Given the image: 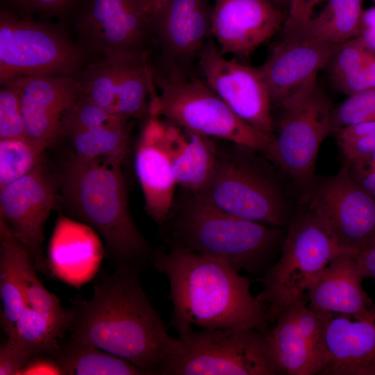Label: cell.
<instances>
[{"mask_svg":"<svg viewBox=\"0 0 375 375\" xmlns=\"http://www.w3.org/2000/svg\"><path fill=\"white\" fill-rule=\"evenodd\" d=\"M143 267L116 265L96 277L90 300L75 299L67 310V337L94 345L161 375L174 340L145 293Z\"/></svg>","mask_w":375,"mask_h":375,"instance_id":"6da1fadb","label":"cell"},{"mask_svg":"<svg viewBox=\"0 0 375 375\" xmlns=\"http://www.w3.org/2000/svg\"><path fill=\"white\" fill-rule=\"evenodd\" d=\"M151 262L169 281V324L182 336L194 330L270 327L267 308L250 281L217 260L181 248L153 252Z\"/></svg>","mask_w":375,"mask_h":375,"instance_id":"7a4b0ae2","label":"cell"},{"mask_svg":"<svg viewBox=\"0 0 375 375\" xmlns=\"http://www.w3.org/2000/svg\"><path fill=\"white\" fill-rule=\"evenodd\" d=\"M121 165L73 156L59 181L67 217L103 239L116 265L145 267L153 252L133 221Z\"/></svg>","mask_w":375,"mask_h":375,"instance_id":"3957f363","label":"cell"},{"mask_svg":"<svg viewBox=\"0 0 375 375\" xmlns=\"http://www.w3.org/2000/svg\"><path fill=\"white\" fill-rule=\"evenodd\" d=\"M166 222L163 235L169 248L192 251L260 276L274 263L287 232V228L228 213L192 193Z\"/></svg>","mask_w":375,"mask_h":375,"instance_id":"277c9868","label":"cell"},{"mask_svg":"<svg viewBox=\"0 0 375 375\" xmlns=\"http://www.w3.org/2000/svg\"><path fill=\"white\" fill-rule=\"evenodd\" d=\"M258 151L232 143L219 147L205 187L194 194L228 213L275 227L288 228L291 215L283 190ZM193 194V193H192Z\"/></svg>","mask_w":375,"mask_h":375,"instance_id":"5b68a950","label":"cell"},{"mask_svg":"<svg viewBox=\"0 0 375 375\" xmlns=\"http://www.w3.org/2000/svg\"><path fill=\"white\" fill-rule=\"evenodd\" d=\"M347 251L351 250L340 247L308 207L294 215L287 228L280 257L256 280L262 285L257 297L267 308L269 324L306 295L333 258Z\"/></svg>","mask_w":375,"mask_h":375,"instance_id":"8992f818","label":"cell"},{"mask_svg":"<svg viewBox=\"0 0 375 375\" xmlns=\"http://www.w3.org/2000/svg\"><path fill=\"white\" fill-rule=\"evenodd\" d=\"M153 78L159 92L151 97L148 116L162 117L188 131L267 152L272 138L238 116L202 78L156 74Z\"/></svg>","mask_w":375,"mask_h":375,"instance_id":"52a82bcc","label":"cell"},{"mask_svg":"<svg viewBox=\"0 0 375 375\" xmlns=\"http://www.w3.org/2000/svg\"><path fill=\"white\" fill-rule=\"evenodd\" d=\"M279 374L265 333L230 328L174 338L161 375Z\"/></svg>","mask_w":375,"mask_h":375,"instance_id":"ba28073f","label":"cell"},{"mask_svg":"<svg viewBox=\"0 0 375 375\" xmlns=\"http://www.w3.org/2000/svg\"><path fill=\"white\" fill-rule=\"evenodd\" d=\"M279 107L276 132L265 156L292 181L304 202L316 181L319 147L331 131L333 108L317 81Z\"/></svg>","mask_w":375,"mask_h":375,"instance_id":"9c48e42d","label":"cell"},{"mask_svg":"<svg viewBox=\"0 0 375 375\" xmlns=\"http://www.w3.org/2000/svg\"><path fill=\"white\" fill-rule=\"evenodd\" d=\"M86 53L64 29L0 11V82L31 76H76Z\"/></svg>","mask_w":375,"mask_h":375,"instance_id":"30bf717a","label":"cell"},{"mask_svg":"<svg viewBox=\"0 0 375 375\" xmlns=\"http://www.w3.org/2000/svg\"><path fill=\"white\" fill-rule=\"evenodd\" d=\"M62 19H70L86 55L149 53L153 18L141 0H74Z\"/></svg>","mask_w":375,"mask_h":375,"instance_id":"8fae6325","label":"cell"},{"mask_svg":"<svg viewBox=\"0 0 375 375\" xmlns=\"http://www.w3.org/2000/svg\"><path fill=\"white\" fill-rule=\"evenodd\" d=\"M76 77L81 97L128 119L148 115L151 97L156 91L149 53L98 59Z\"/></svg>","mask_w":375,"mask_h":375,"instance_id":"7c38bea8","label":"cell"},{"mask_svg":"<svg viewBox=\"0 0 375 375\" xmlns=\"http://www.w3.org/2000/svg\"><path fill=\"white\" fill-rule=\"evenodd\" d=\"M212 0H165L155 15L152 42L158 50L157 75H194L201 51L212 38Z\"/></svg>","mask_w":375,"mask_h":375,"instance_id":"4fadbf2b","label":"cell"},{"mask_svg":"<svg viewBox=\"0 0 375 375\" xmlns=\"http://www.w3.org/2000/svg\"><path fill=\"white\" fill-rule=\"evenodd\" d=\"M305 203L344 249L362 251L375 243V198L351 176L347 165L314 183Z\"/></svg>","mask_w":375,"mask_h":375,"instance_id":"5bb4252c","label":"cell"},{"mask_svg":"<svg viewBox=\"0 0 375 375\" xmlns=\"http://www.w3.org/2000/svg\"><path fill=\"white\" fill-rule=\"evenodd\" d=\"M197 72L201 78L247 124L273 138L272 102L267 85L258 67L228 60L212 38L201 51Z\"/></svg>","mask_w":375,"mask_h":375,"instance_id":"9a60e30c","label":"cell"},{"mask_svg":"<svg viewBox=\"0 0 375 375\" xmlns=\"http://www.w3.org/2000/svg\"><path fill=\"white\" fill-rule=\"evenodd\" d=\"M333 316L311 309L305 295L277 317L265 336L281 374H322L328 362L326 330Z\"/></svg>","mask_w":375,"mask_h":375,"instance_id":"2e32d148","label":"cell"},{"mask_svg":"<svg viewBox=\"0 0 375 375\" xmlns=\"http://www.w3.org/2000/svg\"><path fill=\"white\" fill-rule=\"evenodd\" d=\"M58 186L42 162L0 189V219L28 249L36 270L43 273L47 272L44 226L59 197Z\"/></svg>","mask_w":375,"mask_h":375,"instance_id":"e0dca14e","label":"cell"},{"mask_svg":"<svg viewBox=\"0 0 375 375\" xmlns=\"http://www.w3.org/2000/svg\"><path fill=\"white\" fill-rule=\"evenodd\" d=\"M10 81L18 89L30 142L46 150L63 136L67 115L80 97L76 77L31 76Z\"/></svg>","mask_w":375,"mask_h":375,"instance_id":"ac0fdd59","label":"cell"},{"mask_svg":"<svg viewBox=\"0 0 375 375\" xmlns=\"http://www.w3.org/2000/svg\"><path fill=\"white\" fill-rule=\"evenodd\" d=\"M286 15L266 0H214L211 36L242 62L280 31Z\"/></svg>","mask_w":375,"mask_h":375,"instance_id":"d6986e66","label":"cell"},{"mask_svg":"<svg viewBox=\"0 0 375 375\" xmlns=\"http://www.w3.org/2000/svg\"><path fill=\"white\" fill-rule=\"evenodd\" d=\"M340 44L311 39H285L276 44L259 70L272 105L281 106L301 89L317 81Z\"/></svg>","mask_w":375,"mask_h":375,"instance_id":"ffe728a7","label":"cell"},{"mask_svg":"<svg viewBox=\"0 0 375 375\" xmlns=\"http://www.w3.org/2000/svg\"><path fill=\"white\" fill-rule=\"evenodd\" d=\"M165 120L149 116L138 140L135 170L147 215L163 224L170 217L176 184L165 142Z\"/></svg>","mask_w":375,"mask_h":375,"instance_id":"44dd1931","label":"cell"},{"mask_svg":"<svg viewBox=\"0 0 375 375\" xmlns=\"http://www.w3.org/2000/svg\"><path fill=\"white\" fill-rule=\"evenodd\" d=\"M356 251H344L333 258L308 287V306L332 315L360 318L374 303L362 287L365 278L357 261Z\"/></svg>","mask_w":375,"mask_h":375,"instance_id":"7402d4cb","label":"cell"},{"mask_svg":"<svg viewBox=\"0 0 375 375\" xmlns=\"http://www.w3.org/2000/svg\"><path fill=\"white\" fill-rule=\"evenodd\" d=\"M325 340L328 362L322 375H375V303L360 318L333 315Z\"/></svg>","mask_w":375,"mask_h":375,"instance_id":"603a6c76","label":"cell"},{"mask_svg":"<svg viewBox=\"0 0 375 375\" xmlns=\"http://www.w3.org/2000/svg\"><path fill=\"white\" fill-rule=\"evenodd\" d=\"M164 120L165 147L176 184L190 193H198L211 176L217 158L218 144L215 139Z\"/></svg>","mask_w":375,"mask_h":375,"instance_id":"cb8c5ba5","label":"cell"},{"mask_svg":"<svg viewBox=\"0 0 375 375\" xmlns=\"http://www.w3.org/2000/svg\"><path fill=\"white\" fill-rule=\"evenodd\" d=\"M61 375H149L131 362L94 345L64 337L50 356Z\"/></svg>","mask_w":375,"mask_h":375,"instance_id":"d4e9b609","label":"cell"},{"mask_svg":"<svg viewBox=\"0 0 375 375\" xmlns=\"http://www.w3.org/2000/svg\"><path fill=\"white\" fill-rule=\"evenodd\" d=\"M362 11V0H328L319 14L286 39L318 40L340 44L358 36Z\"/></svg>","mask_w":375,"mask_h":375,"instance_id":"484cf974","label":"cell"},{"mask_svg":"<svg viewBox=\"0 0 375 375\" xmlns=\"http://www.w3.org/2000/svg\"><path fill=\"white\" fill-rule=\"evenodd\" d=\"M128 119L88 129L71 131L68 136L74 156L121 165L128 150Z\"/></svg>","mask_w":375,"mask_h":375,"instance_id":"4316f807","label":"cell"},{"mask_svg":"<svg viewBox=\"0 0 375 375\" xmlns=\"http://www.w3.org/2000/svg\"><path fill=\"white\" fill-rule=\"evenodd\" d=\"M64 334L48 319L26 306L6 340L28 362L49 356L58 347Z\"/></svg>","mask_w":375,"mask_h":375,"instance_id":"83f0119b","label":"cell"},{"mask_svg":"<svg viewBox=\"0 0 375 375\" xmlns=\"http://www.w3.org/2000/svg\"><path fill=\"white\" fill-rule=\"evenodd\" d=\"M17 238L7 224L0 219V297L1 301V327L8 335L26 302L15 258Z\"/></svg>","mask_w":375,"mask_h":375,"instance_id":"f1b7e54d","label":"cell"},{"mask_svg":"<svg viewBox=\"0 0 375 375\" xmlns=\"http://www.w3.org/2000/svg\"><path fill=\"white\" fill-rule=\"evenodd\" d=\"M15 258L19 278L28 306L51 321L65 335L68 317L59 299L39 280L31 254L17 238Z\"/></svg>","mask_w":375,"mask_h":375,"instance_id":"f546056e","label":"cell"},{"mask_svg":"<svg viewBox=\"0 0 375 375\" xmlns=\"http://www.w3.org/2000/svg\"><path fill=\"white\" fill-rule=\"evenodd\" d=\"M44 151L30 141L0 140V189L28 174L42 164Z\"/></svg>","mask_w":375,"mask_h":375,"instance_id":"4dcf8cb0","label":"cell"},{"mask_svg":"<svg viewBox=\"0 0 375 375\" xmlns=\"http://www.w3.org/2000/svg\"><path fill=\"white\" fill-rule=\"evenodd\" d=\"M375 113V88L349 95L332 110L331 130L337 131L353 124L373 121Z\"/></svg>","mask_w":375,"mask_h":375,"instance_id":"1f68e13d","label":"cell"},{"mask_svg":"<svg viewBox=\"0 0 375 375\" xmlns=\"http://www.w3.org/2000/svg\"><path fill=\"white\" fill-rule=\"evenodd\" d=\"M0 140L19 139L30 141L21 108L19 93L11 81L1 84Z\"/></svg>","mask_w":375,"mask_h":375,"instance_id":"d6a6232c","label":"cell"},{"mask_svg":"<svg viewBox=\"0 0 375 375\" xmlns=\"http://www.w3.org/2000/svg\"><path fill=\"white\" fill-rule=\"evenodd\" d=\"M374 55L360 36L340 44L328 62L333 80L356 71Z\"/></svg>","mask_w":375,"mask_h":375,"instance_id":"836d02e7","label":"cell"},{"mask_svg":"<svg viewBox=\"0 0 375 375\" xmlns=\"http://www.w3.org/2000/svg\"><path fill=\"white\" fill-rule=\"evenodd\" d=\"M74 0H1L3 8L26 19L33 15L62 18Z\"/></svg>","mask_w":375,"mask_h":375,"instance_id":"e575fe53","label":"cell"},{"mask_svg":"<svg viewBox=\"0 0 375 375\" xmlns=\"http://www.w3.org/2000/svg\"><path fill=\"white\" fill-rule=\"evenodd\" d=\"M333 81L349 96L375 88V55L356 71Z\"/></svg>","mask_w":375,"mask_h":375,"instance_id":"d590c367","label":"cell"},{"mask_svg":"<svg viewBox=\"0 0 375 375\" xmlns=\"http://www.w3.org/2000/svg\"><path fill=\"white\" fill-rule=\"evenodd\" d=\"M324 0H292L281 28L282 39L299 31L312 17L315 7Z\"/></svg>","mask_w":375,"mask_h":375,"instance_id":"8d00e7d4","label":"cell"},{"mask_svg":"<svg viewBox=\"0 0 375 375\" xmlns=\"http://www.w3.org/2000/svg\"><path fill=\"white\" fill-rule=\"evenodd\" d=\"M339 144L345 161L364 158L375 152V133Z\"/></svg>","mask_w":375,"mask_h":375,"instance_id":"74e56055","label":"cell"},{"mask_svg":"<svg viewBox=\"0 0 375 375\" xmlns=\"http://www.w3.org/2000/svg\"><path fill=\"white\" fill-rule=\"evenodd\" d=\"M27 362L5 341L0 347V375H22Z\"/></svg>","mask_w":375,"mask_h":375,"instance_id":"f35d334b","label":"cell"},{"mask_svg":"<svg viewBox=\"0 0 375 375\" xmlns=\"http://www.w3.org/2000/svg\"><path fill=\"white\" fill-rule=\"evenodd\" d=\"M358 36L375 53V6L363 10Z\"/></svg>","mask_w":375,"mask_h":375,"instance_id":"ab89813d","label":"cell"},{"mask_svg":"<svg viewBox=\"0 0 375 375\" xmlns=\"http://www.w3.org/2000/svg\"><path fill=\"white\" fill-rule=\"evenodd\" d=\"M22 374H61V372L51 357L40 356L31 360Z\"/></svg>","mask_w":375,"mask_h":375,"instance_id":"60d3db41","label":"cell"},{"mask_svg":"<svg viewBox=\"0 0 375 375\" xmlns=\"http://www.w3.org/2000/svg\"><path fill=\"white\" fill-rule=\"evenodd\" d=\"M338 132L339 143L372 135L375 133V120L351 125Z\"/></svg>","mask_w":375,"mask_h":375,"instance_id":"b9f144b4","label":"cell"},{"mask_svg":"<svg viewBox=\"0 0 375 375\" xmlns=\"http://www.w3.org/2000/svg\"><path fill=\"white\" fill-rule=\"evenodd\" d=\"M347 165L356 182L375 198V169H362L351 167L347 164Z\"/></svg>","mask_w":375,"mask_h":375,"instance_id":"7bdbcfd3","label":"cell"},{"mask_svg":"<svg viewBox=\"0 0 375 375\" xmlns=\"http://www.w3.org/2000/svg\"><path fill=\"white\" fill-rule=\"evenodd\" d=\"M356 258L365 278L375 281V243L365 250L357 252Z\"/></svg>","mask_w":375,"mask_h":375,"instance_id":"ee69618b","label":"cell"},{"mask_svg":"<svg viewBox=\"0 0 375 375\" xmlns=\"http://www.w3.org/2000/svg\"><path fill=\"white\" fill-rule=\"evenodd\" d=\"M147 10L154 18L160 6L165 0H141Z\"/></svg>","mask_w":375,"mask_h":375,"instance_id":"f6af8a7d","label":"cell"},{"mask_svg":"<svg viewBox=\"0 0 375 375\" xmlns=\"http://www.w3.org/2000/svg\"><path fill=\"white\" fill-rule=\"evenodd\" d=\"M287 15L292 0H266Z\"/></svg>","mask_w":375,"mask_h":375,"instance_id":"bcb514c9","label":"cell"},{"mask_svg":"<svg viewBox=\"0 0 375 375\" xmlns=\"http://www.w3.org/2000/svg\"><path fill=\"white\" fill-rule=\"evenodd\" d=\"M375 2V0H373Z\"/></svg>","mask_w":375,"mask_h":375,"instance_id":"7dc6e473","label":"cell"}]
</instances>
